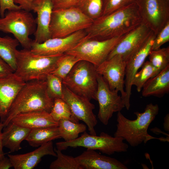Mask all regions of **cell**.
Segmentation results:
<instances>
[{
    "label": "cell",
    "mask_w": 169,
    "mask_h": 169,
    "mask_svg": "<svg viewBox=\"0 0 169 169\" xmlns=\"http://www.w3.org/2000/svg\"><path fill=\"white\" fill-rule=\"evenodd\" d=\"M93 21L77 7L54 10L49 28L51 38L65 37L85 30Z\"/></svg>",
    "instance_id": "8992f818"
},
{
    "label": "cell",
    "mask_w": 169,
    "mask_h": 169,
    "mask_svg": "<svg viewBox=\"0 0 169 169\" xmlns=\"http://www.w3.org/2000/svg\"><path fill=\"white\" fill-rule=\"evenodd\" d=\"M34 0H13L14 3L18 4L21 9L30 12L32 3Z\"/></svg>",
    "instance_id": "f35d334b"
},
{
    "label": "cell",
    "mask_w": 169,
    "mask_h": 169,
    "mask_svg": "<svg viewBox=\"0 0 169 169\" xmlns=\"http://www.w3.org/2000/svg\"><path fill=\"white\" fill-rule=\"evenodd\" d=\"M18 41L8 36H0V57L14 71L17 67L16 52L19 45Z\"/></svg>",
    "instance_id": "d4e9b609"
},
{
    "label": "cell",
    "mask_w": 169,
    "mask_h": 169,
    "mask_svg": "<svg viewBox=\"0 0 169 169\" xmlns=\"http://www.w3.org/2000/svg\"><path fill=\"white\" fill-rule=\"evenodd\" d=\"M49 113L53 119L58 122L61 119H66L79 123V121L72 114L68 105L62 99L54 100L53 105Z\"/></svg>",
    "instance_id": "4316f807"
},
{
    "label": "cell",
    "mask_w": 169,
    "mask_h": 169,
    "mask_svg": "<svg viewBox=\"0 0 169 169\" xmlns=\"http://www.w3.org/2000/svg\"><path fill=\"white\" fill-rule=\"evenodd\" d=\"M97 81L96 100L99 105L98 117L102 123L107 125L113 114L120 111L125 106L119 92L111 90L102 77L98 74Z\"/></svg>",
    "instance_id": "8fae6325"
},
{
    "label": "cell",
    "mask_w": 169,
    "mask_h": 169,
    "mask_svg": "<svg viewBox=\"0 0 169 169\" xmlns=\"http://www.w3.org/2000/svg\"><path fill=\"white\" fill-rule=\"evenodd\" d=\"M79 0H51L53 10L76 7Z\"/></svg>",
    "instance_id": "d590c367"
},
{
    "label": "cell",
    "mask_w": 169,
    "mask_h": 169,
    "mask_svg": "<svg viewBox=\"0 0 169 169\" xmlns=\"http://www.w3.org/2000/svg\"><path fill=\"white\" fill-rule=\"evenodd\" d=\"M124 139L119 137H112L108 133L102 132L99 136L88 133L86 131L80 136L69 141H62L56 143L57 149L62 151L69 147H83L98 150L108 155L115 152H125L128 148Z\"/></svg>",
    "instance_id": "ba28073f"
},
{
    "label": "cell",
    "mask_w": 169,
    "mask_h": 169,
    "mask_svg": "<svg viewBox=\"0 0 169 169\" xmlns=\"http://www.w3.org/2000/svg\"><path fill=\"white\" fill-rule=\"evenodd\" d=\"M159 107L157 104L152 103L146 105L143 112H134L136 118L129 120L120 112H117L116 129L114 136L121 137L131 146L136 147L143 142L154 139H158L150 135L148 127L158 115Z\"/></svg>",
    "instance_id": "3957f363"
},
{
    "label": "cell",
    "mask_w": 169,
    "mask_h": 169,
    "mask_svg": "<svg viewBox=\"0 0 169 169\" xmlns=\"http://www.w3.org/2000/svg\"><path fill=\"white\" fill-rule=\"evenodd\" d=\"M2 133L3 147L8 149L10 152L21 149V144L26 139L31 130L10 121L4 127Z\"/></svg>",
    "instance_id": "7402d4cb"
},
{
    "label": "cell",
    "mask_w": 169,
    "mask_h": 169,
    "mask_svg": "<svg viewBox=\"0 0 169 169\" xmlns=\"http://www.w3.org/2000/svg\"><path fill=\"white\" fill-rule=\"evenodd\" d=\"M21 9L20 7L16 4L13 0H0V15L3 17L6 10L8 11Z\"/></svg>",
    "instance_id": "8d00e7d4"
},
{
    "label": "cell",
    "mask_w": 169,
    "mask_h": 169,
    "mask_svg": "<svg viewBox=\"0 0 169 169\" xmlns=\"http://www.w3.org/2000/svg\"><path fill=\"white\" fill-rule=\"evenodd\" d=\"M169 41V22L155 36L151 48V50H156Z\"/></svg>",
    "instance_id": "e575fe53"
},
{
    "label": "cell",
    "mask_w": 169,
    "mask_h": 169,
    "mask_svg": "<svg viewBox=\"0 0 169 169\" xmlns=\"http://www.w3.org/2000/svg\"><path fill=\"white\" fill-rule=\"evenodd\" d=\"M149 61L159 72L169 65V47L151 50Z\"/></svg>",
    "instance_id": "1f68e13d"
},
{
    "label": "cell",
    "mask_w": 169,
    "mask_h": 169,
    "mask_svg": "<svg viewBox=\"0 0 169 169\" xmlns=\"http://www.w3.org/2000/svg\"><path fill=\"white\" fill-rule=\"evenodd\" d=\"M98 73L96 67L88 61L77 62L63 80V84L75 94L89 100H96Z\"/></svg>",
    "instance_id": "5b68a950"
},
{
    "label": "cell",
    "mask_w": 169,
    "mask_h": 169,
    "mask_svg": "<svg viewBox=\"0 0 169 169\" xmlns=\"http://www.w3.org/2000/svg\"><path fill=\"white\" fill-rule=\"evenodd\" d=\"M153 33L140 49L126 62L125 79L126 96L124 100L125 107L129 110L130 107L132 83L135 75L148 56L155 37Z\"/></svg>",
    "instance_id": "2e32d148"
},
{
    "label": "cell",
    "mask_w": 169,
    "mask_h": 169,
    "mask_svg": "<svg viewBox=\"0 0 169 169\" xmlns=\"http://www.w3.org/2000/svg\"><path fill=\"white\" fill-rule=\"evenodd\" d=\"M125 34L102 40L90 38L86 35L77 45L64 54L72 55L80 60L89 62L96 68L107 59L110 53Z\"/></svg>",
    "instance_id": "9c48e42d"
},
{
    "label": "cell",
    "mask_w": 169,
    "mask_h": 169,
    "mask_svg": "<svg viewBox=\"0 0 169 169\" xmlns=\"http://www.w3.org/2000/svg\"><path fill=\"white\" fill-rule=\"evenodd\" d=\"M10 121L30 130L58 126V122L54 120L49 113L37 111L19 113Z\"/></svg>",
    "instance_id": "44dd1931"
},
{
    "label": "cell",
    "mask_w": 169,
    "mask_h": 169,
    "mask_svg": "<svg viewBox=\"0 0 169 169\" xmlns=\"http://www.w3.org/2000/svg\"><path fill=\"white\" fill-rule=\"evenodd\" d=\"M14 72L11 66L0 57V79L7 77Z\"/></svg>",
    "instance_id": "74e56055"
},
{
    "label": "cell",
    "mask_w": 169,
    "mask_h": 169,
    "mask_svg": "<svg viewBox=\"0 0 169 169\" xmlns=\"http://www.w3.org/2000/svg\"><path fill=\"white\" fill-rule=\"evenodd\" d=\"M25 82L13 73L0 79V119L3 123L18 92Z\"/></svg>",
    "instance_id": "ac0fdd59"
},
{
    "label": "cell",
    "mask_w": 169,
    "mask_h": 169,
    "mask_svg": "<svg viewBox=\"0 0 169 169\" xmlns=\"http://www.w3.org/2000/svg\"><path fill=\"white\" fill-rule=\"evenodd\" d=\"M46 155L57 156L52 141L43 144L32 152L22 154H8V156L15 169H33Z\"/></svg>",
    "instance_id": "ffe728a7"
},
{
    "label": "cell",
    "mask_w": 169,
    "mask_h": 169,
    "mask_svg": "<svg viewBox=\"0 0 169 169\" xmlns=\"http://www.w3.org/2000/svg\"><path fill=\"white\" fill-rule=\"evenodd\" d=\"M58 128L61 138L64 141L75 140L78 137L79 133L86 131V126L83 124L75 123L66 119L58 121Z\"/></svg>",
    "instance_id": "484cf974"
},
{
    "label": "cell",
    "mask_w": 169,
    "mask_h": 169,
    "mask_svg": "<svg viewBox=\"0 0 169 169\" xmlns=\"http://www.w3.org/2000/svg\"><path fill=\"white\" fill-rule=\"evenodd\" d=\"M60 138L58 127H50L31 130L26 140L30 146L37 147Z\"/></svg>",
    "instance_id": "cb8c5ba5"
},
{
    "label": "cell",
    "mask_w": 169,
    "mask_h": 169,
    "mask_svg": "<svg viewBox=\"0 0 169 169\" xmlns=\"http://www.w3.org/2000/svg\"><path fill=\"white\" fill-rule=\"evenodd\" d=\"M4 126L3 123L0 122V157L4 156V153L3 151V146L2 143V130H3Z\"/></svg>",
    "instance_id": "60d3db41"
},
{
    "label": "cell",
    "mask_w": 169,
    "mask_h": 169,
    "mask_svg": "<svg viewBox=\"0 0 169 169\" xmlns=\"http://www.w3.org/2000/svg\"><path fill=\"white\" fill-rule=\"evenodd\" d=\"M141 22L136 2L101 15L85 30L89 37L104 40L126 34Z\"/></svg>",
    "instance_id": "6da1fadb"
},
{
    "label": "cell",
    "mask_w": 169,
    "mask_h": 169,
    "mask_svg": "<svg viewBox=\"0 0 169 169\" xmlns=\"http://www.w3.org/2000/svg\"><path fill=\"white\" fill-rule=\"evenodd\" d=\"M63 54L44 56L35 54L29 49L17 50V67L14 73L25 82L46 80L48 75L56 69L58 60Z\"/></svg>",
    "instance_id": "277c9868"
},
{
    "label": "cell",
    "mask_w": 169,
    "mask_h": 169,
    "mask_svg": "<svg viewBox=\"0 0 169 169\" xmlns=\"http://www.w3.org/2000/svg\"><path fill=\"white\" fill-rule=\"evenodd\" d=\"M141 70L134 76L132 85L136 87L138 92L141 91L146 82L150 79L154 77L160 72L149 61H145Z\"/></svg>",
    "instance_id": "83f0119b"
},
{
    "label": "cell",
    "mask_w": 169,
    "mask_h": 169,
    "mask_svg": "<svg viewBox=\"0 0 169 169\" xmlns=\"http://www.w3.org/2000/svg\"><path fill=\"white\" fill-rule=\"evenodd\" d=\"M82 169H127L115 158L102 155L95 150L87 149L75 157Z\"/></svg>",
    "instance_id": "d6986e66"
},
{
    "label": "cell",
    "mask_w": 169,
    "mask_h": 169,
    "mask_svg": "<svg viewBox=\"0 0 169 169\" xmlns=\"http://www.w3.org/2000/svg\"><path fill=\"white\" fill-rule=\"evenodd\" d=\"M53 10L51 0H34L32 3L31 11L37 14L34 42L41 43L51 38L49 28Z\"/></svg>",
    "instance_id": "e0dca14e"
},
{
    "label": "cell",
    "mask_w": 169,
    "mask_h": 169,
    "mask_svg": "<svg viewBox=\"0 0 169 169\" xmlns=\"http://www.w3.org/2000/svg\"><path fill=\"white\" fill-rule=\"evenodd\" d=\"M46 89L48 95L54 100L55 99H62L63 96L62 80L55 75L50 74L46 79Z\"/></svg>",
    "instance_id": "d6a6232c"
},
{
    "label": "cell",
    "mask_w": 169,
    "mask_h": 169,
    "mask_svg": "<svg viewBox=\"0 0 169 169\" xmlns=\"http://www.w3.org/2000/svg\"><path fill=\"white\" fill-rule=\"evenodd\" d=\"M36 27L32 13L22 9L8 11L0 18V31L12 34L24 49H31L33 41L29 36L34 33Z\"/></svg>",
    "instance_id": "52a82bcc"
},
{
    "label": "cell",
    "mask_w": 169,
    "mask_h": 169,
    "mask_svg": "<svg viewBox=\"0 0 169 169\" xmlns=\"http://www.w3.org/2000/svg\"><path fill=\"white\" fill-rule=\"evenodd\" d=\"M12 167L13 165L8 157L4 156L0 157V169H8Z\"/></svg>",
    "instance_id": "ab89813d"
},
{
    "label": "cell",
    "mask_w": 169,
    "mask_h": 169,
    "mask_svg": "<svg viewBox=\"0 0 169 169\" xmlns=\"http://www.w3.org/2000/svg\"><path fill=\"white\" fill-rule=\"evenodd\" d=\"M87 33L81 30L65 37L50 38L38 43L33 41L31 51L39 55L51 56L64 54L77 45Z\"/></svg>",
    "instance_id": "9a60e30c"
},
{
    "label": "cell",
    "mask_w": 169,
    "mask_h": 169,
    "mask_svg": "<svg viewBox=\"0 0 169 169\" xmlns=\"http://www.w3.org/2000/svg\"><path fill=\"white\" fill-rule=\"evenodd\" d=\"M57 158L49 166L50 169H82L75 157L64 154L62 151L56 148Z\"/></svg>",
    "instance_id": "4dcf8cb0"
},
{
    "label": "cell",
    "mask_w": 169,
    "mask_h": 169,
    "mask_svg": "<svg viewBox=\"0 0 169 169\" xmlns=\"http://www.w3.org/2000/svg\"><path fill=\"white\" fill-rule=\"evenodd\" d=\"M168 0V1H169V0Z\"/></svg>",
    "instance_id": "7bdbcfd3"
},
{
    "label": "cell",
    "mask_w": 169,
    "mask_h": 169,
    "mask_svg": "<svg viewBox=\"0 0 169 169\" xmlns=\"http://www.w3.org/2000/svg\"><path fill=\"white\" fill-rule=\"evenodd\" d=\"M79 60H80L78 58L72 55L64 54L59 59L57 67L52 74L63 80L75 64Z\"/></svg>",
    "instance_id": "f1b7e54d"
},
{
    "label": "cell",
    "mask_w": 169,
    "mask_h": 169,
    "mask_svg": "<svg viewBox=\"0 0 169 169\" xmlns=\"http://www.w3.org/2000/svg\"><path fill=\"white\" fill-rule=\"evenodd\" d=\"M62 99L68 105L72 114L79 121H83L87 126L89 134L96 135L95 128L98 123L93 110L95 106L90 100L75 94L63 84Z\"/></svg>",
    "instance_id": "4fadbf2b"
},
{
    "label": "cell",
    "mask_w": 169,
    "mask_h": 169,
    "mask_svg": "<svg viewBox=\"0 0 169 169\" xmlns=\"http://www.w3.org/2000/svg\"><path fill=\"white\" fill-rule=\"evenodd\" d=\"M137 0H102V15L111 13L124 7L136 3Z\"/></svg>",
    "instance_id": "836d02e7"
},
{
    "label": "cell",
    "mask_w": 169,
    "mask_h": 169,
    "mask_svg": "<svg viewBox=\"0 0 169 169\" xmlns=\"http://www.w3.org/2000/svg\"><path fill=\"white\" fill-rule=\"evenodd\" d=\"M153 33L146 25L141 22L124 35L110 53L107 59L119 55L126 62Z\"/></svg>",
    "instance_id": "7c38bea8"
},
{
    "label": "cell",
    "mask_w": 169,
    "mask_h": 169,
    "mask_svg": "<svg viewBox=\"0 0 169 169\" xmlns=\"http://www.w3.org/2000/svg\"><path fill=\"white\" fill-rule=\"evenodd\" d=\"M163 128L166 131H169V115L167 114L164 118Z\"/></svg>",
    "instance_id": "b9f144b4"
},
{
    "label": "cell",
    "mask_w": 169,
    "mask_h": 169,
    "mask_svg": "<svg viewBox=\"0 0 169 169\" xmlns=\"http://www.w3.org/2000/svg\"><path fill=\"white\" fill-rule=\"evenodd\" d=\"M53 104L54 100L47 92L46 80L26 82L18 92L3 122L4 127L19 113L37 111L50 113Z\"/></svg>",
    "instance_id": "7a4b0ae2"
},
{
    "label": "cell",
    "mask_w": 169,
    "mask_h": 169,
    "mask_svg": "<svg viewBox=\"0 0 169 169\" xmlns=\"http://www.w3.org/2000/svg\"><path fill=\"white\" fill-rule=\"evenodd\" d=\"M142 22L156 35L169 22V1L137 0Z\"/></svg>",
    "instance_id": "30bf717a"
},
{
    "label": "cell",
    "mask_w": 169,
    "mask_h": 169,
    "mask_svg": "<svg viewBox=\"0 0 169 169\" xmlns=\"http://www.w3.org/2000/svg\"><path fill=\"white\" fill-rule=\"evenodd\" d=\"M126 61L120 55H115L106 59L96 68L97 73L101 75L112 90L120 92L124 101L126 93L125 77Z\"/></svg>",
    "instance_id": "5bb4252c"
},
{
    "label": "cell",
    "mask_w": 169,
    "mask_h": 169,
    "mask_svg": "<svg viewBox=\"0 0 169 169\" xmlns=\"http://www.w3.org/2000/svg\"><path fill=\"white\" fill-rule=\"evenodd\" d=\"M76 7L93 20L102 14V0H79Z\"/></svg>",
    "instance_id": "f546056e"
},
{
    "label": "cell",
    "mask_w": 169,
    "mask_h": 169,
    "mask_svg": "<svg viewBox=\"0 0 169 169\" xmlns=\"http://www.w3.org/2000/svg\"><path fill=\"white\" fill-rule=\"evenodd\" d=\"M145 97L153 96L161 98L169 92V65L154 77L149 79L142 88Z\"/></svg>",
    "instance_id": "603a6c76"
}]
</instances>
